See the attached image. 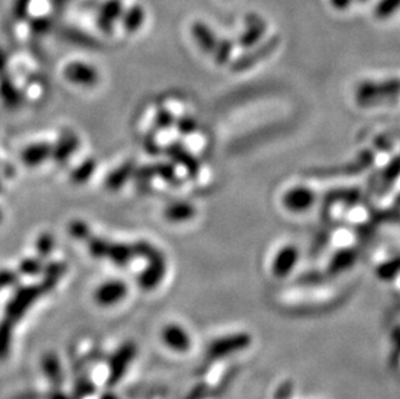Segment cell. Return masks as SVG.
<instances>
[{
    "label": "cell",
    "mask_w": 400,
    "mask_h": 399,
    "mask_svg": "<svg viewBox=\"0 0 400 399\" xmlns=\"http://www.w3.org/2000/svg\"><path fill=\"white\" fill-rule=\"evenodd\" d=\"M195 213V207L192 205L183 203V201H177V203L168 205L164 212V215L167 221L174 222V223H180V222H186L191 218H193Z\"/></svg>",
    "instance_id": "30bf717a"
},
{
    "label": "cell",
    "mask_w": 400,
    "mask_h": 399,
    "mask_svg": "<svg viewBox=\"0 0 400 399\" xmlns=\"http://www.w3.org/2000/svg\"><path fill=\"white\" fill-rule=\"evenodd\" d=\"M191 33L193 40L197 42L198 47L202 49L204 52H214L215 46L218 43V40L213 33V30L210 29L206 24L201 22V21H195L191 26Z\"/></svg>",
    "instance_id": "ba28073f"
},
{
    "label": "cell",
    "mask_w": 400,
    "mask_h": 399,
    "mask_svg": "<svg viewBox=\"0 0 400 399\" xmlns=\"http://www.w3.org/2000/svg\"><path fill=\"white\" fill-rule=\"evenodd\" d=\"M69 232L77 239H87L89 236V228L87 224L82 221H73L69 224Z\"/></svg>",
    "instance_id": "d6986e66"
},
{
    "label": "cell",
    "mask_w": 400,
    "mask_h": 399,
    "mask_svg": "<svg viewBox=\"0 0 400 399\" xmlns=\"http://www.w3.org/2000/svg\"><path fill=\"white\" fill-rule=\"evenodd\" d=\"M123 15V3L122 0H105L100 7L98 16V26L103 31L109 33L113 29V25Z\"/></svg>",
    "instance_id": "277c9868"
},
{
    "label": "cell",
    "mask_w": 400,
    "mask_h": 399,
    "mask_svg": "<svg viewBox=\"0 0 400 399\" xmlns=\"http://www.w3.org/2000/svg\"><path fill=\"white\" fill-rule=\"evenodd\" d=\"M131 176H132V166L123 165L118 167L117 170L110 173L107 178V189H112V191L119 189Z\"/></svg>",
    "instance_id": "5bb4252c"
},
{
    "label": "cell",
    "mask_w": 400,
    "mask_h": 399,
    "mask_svg": "<svg viewBox=\"0 0 400 399\" xmlns=\"http://www.w3.org/2000/svg\"><path fill=\"white\" fill-rule=\"evenodd\" d=\"M96 170V162L95 160L89 158V160H86L83 161L78 167H76L71 173V179L74 183L77 185H82V183H86L88 179L92 176V174L95 173Z\"/></svg>",
    "instance_id": "9a60e30c"
},
{
    "label": "cell",
    "mask_w": 400,
    "mask_h": 399,
    "mask_svg": "<svg viewBox=\"0 0 400 399\" xmlns=\"http://www.w3.org/2000/svg\"><path fill=\"white\" fill-rule=\"evenodd\" d=\"M266 22L256 15H249L246 17V30L240 38L243 47H252L263 37Z\"/></svg>",
    "instance_id": "52a82bcc"
},
{
    "label": "cell",
    "mask_w": 400,
    "mask_h": 399,
    "mask_svg": "<svg viewBox=\"0 0 400 399\" xmlns=\"http://www.w3.org/2000/svg\"><path fill=\"white\" fill-rule=\"evenodd\" d=\"M146 21V10L139 6V4H134L131 6L126 12H123L122 15V22H123V28L128 31V33H135L137 30L143 26Z\"/></svg>",
    "instance_id": "7c38bea8"
},
{
    "label": "cell",
    "mask_w": 400,
    "mask_h": 399,
    "mask_svg": "<svg viewBox=\"0 0 400 399\" xmlns=\"http://www.w3.org/2000/svg\"><path fill=\"white\" fill-rule=\"evenodd\" d=\"M400 8V0H381L376 7V16L379 19H388Z\"/></svg>",
    "instance_id": "2e32d148"
},
{
    "label": "cell",
    "mask_w": 400,
    "mask_h": 399,
    "mask_svg": "<svg viewBox=\"0 0 400 399\" xmlns=\"http://www.w3.org/2000/svg\"><path fill=\"white\" fill-rule=\"evenodd\" d=\"M20 267L21 273H26V275H35V273H40V262L35 258L24 260Z\"/></svg>",
    "instance_id": "ffe728a7"
},
{
    "label": "cell",
    "mask_w": 400,
    "mask_h": 399,
    "mask_svg": "<svg viewBox=\"0 0 400 399\" xmlns=\"http://www.w3.org/2000/svg\"><path fill=\"white\" fill-rule=\"evenodd\" d=\"M231 52H232V43L229 40H218L214 49L215 61L219 65H225L231 58Z\"/></svg>",
    "instance_id": "e0dca14e"
},
{
    "label": "cell",
    "mask_w": 400,
    "mask_h": 399,
    "mask_svg": "<svg viewBox=\"0 0 400 399\" xmlns=\"http://www.w3.org/2000/svg\"><path fill=\"white\" fill-rule=\"evenodd\" d=\"M13 282V275L10 273H0V285L1 284H10Z\"/></svg>",
    "instance_id": "484cf974"
},
{
    "label": "cell",
    "mask_w": 400,
    "mask_h": 399,
    "mask_svg": "<svg viewBox=\"0 0 400 399\" xmlns=\"http://www.w3.org/2000/svg\"><path fill=\"white\" fill-rule=\"evenodd\" d=\"M0 221H1V214H0Z\"/></svg>",
    "instance_id": "4316f807"
},
{
    "label": "cell",
    "mask_w": 400,
    "mask_h": 399,
    "mask_svg": "<svg viewBox=\"0 0 400 399\" xmlns=\"http://www.w3.org/2000/svg\"><path fill=\"white\" fill-rule=\"evenodd\" d=\"M295 260H297V249L293 246L284 248L283 251L276 257L274 266L275 273L283 275V273H289V270L292 269Z\"/></svg>",
    "instance_id": "4fadbf2b"
},
{
    "label": "cell",
    "mask_w": 400,
    "mask_h": 399,
    "mask_svg": "<svg viewBox=\"0 0 400 399\" xmlns=\"http://www.w3.org/2000/svg\"><path fill=\"white\" fill-rule=\"evenodd\" d=\"M164 273H165V261L162 255L156 251V253L150 255L149 266L140 276V284L144 285L146 288H153L162 279Z\"/></svg>",
    "instance_id": "8992f818"
},
{
    "label": "cell",
    "mask_w": 400,
    "mask_h": 399,
    "mask_svg": "<svg viewBox=\"0 0 400 399\" xmlns=\"http://www.w3.org/2000/svg\"><path fill=\"white\" fill-rule=\"evenodd\" d=\"M174 121H175L174 116L170 112H167L166 109L157 113V126L161 127V128H167V127L171 126L174 124Z\"/></svg>",
    "instance_id": "44dd1931"
},
{
    "label": "cell",
    "mask_w": 400,
    "mask_h": 399,
    "mask_svg": "<svg viewBox=\"0 0 400 399\" xmlns=\"http://www.w3.org/2000/svg\"><path fill=\"white\" fill-rule=\"evenodd\" d=\"M79 146L78 137L73 134L62 135L56 146H53V153L52 157L58 162H65L69 157L71 156Z\"/></svg>",
    "instance_id": "8fae6325"
},
{
    "label": "cell",
    "mask_w": 400,
    "mask_h": 399,
    "mask_svg": "<svg viewBox=\"0 0 400 399\" xmlns=\"http://www.w3.org/2000/svg\"><path fill=\"white\" fill-rule=\"evenodd\" d=\"M64 77L68 79L69 82L77 86H85V87L95 86L100 78L96 68L85 61L69 62L68 65L64 68Z\"/></svg>",
    "instance_id": "6da1fadb"
},
{
    "label": "cell",
    "mask_w": 400,
    "mask_h": 399,
    "mask_svg": "<svg viewBox=\"0 0 400 399\" xmlns=\"http://www.w3.org/2000/svg\"><path fill=\"white\" fill-rule=\"evenodd\" d=\"M313 201L315 195L307 187H294L284 195L283 198L284 206L294 213L306 212L313 206Z\"/></svg>",
    "instance_id": "7a4b0ae2"
},
{
    "label": "cell",
    "mask_w": 400,
    "mask_h": 399,
    "mask_svg": "<svg viewBox=\"0 0 400 399\" xmlns=\"http://www.w3.org/2000/svg\"><path fill=\"white\" fill-rule=\"evenodd\" d=\"M277 44H279V38H272L268 43H266L262 47H259L258 51L252 52V53H249V55H246L244 58L238 60L234 67V70L243 71V70H246V69L252 68L255 64V61H259V60L266 58Z\"/></svg>",
    "instance_id": "9c48e42d"
},
{
    "label": "cell",
    "mask_w": 400,
    "mask_h": 399,
    "mask_svg": "<svg viewBox=\"0 0 400 399\" xmlns=\"http://www.w3.org/2000/svg\"><path fill=\"white\" fill-rule=\"evenodd\" d=\"M31 28L38 33V34H43L46 31H49V28H51V21L43 16H40V17H35L34 20L31 21Z\"/></svg>",
    "instance_id": "7402d4cb"
},
{
    "label": "cell",
    "mask_w": 400,
    "mask_h": 399,
    "mask_svg": "<svg viewBox=\"0 0 400 399\" xmlns=\"http://www.w3.org/2000/svg\"><path fill=\"white\" fill-rule=\"evenodd\" d=\"M177 128L182 134H191L193 130H195V122L192 118H182L177 121Z\"/></svg>",
    "instance_id": "cb8c5ba5"
},
{
    "label": "cell",
    "mask_w": 400,
    "mask_h": 399,
    "mask_svg": "<svg viewBox=\"0 0 400 399\" xmlns=\"http://www.w3.org/2000/svg\"><path fill=\"white\" fill-rule=\"evenodd\" d=\"M52 153H53V146L46 142H40V143H34L26 146L21 153V158L25 165L35 167L51 158Z\"/></svg>",
    "instance_id": "5b68a950"
},
{
    "label": "cell",
    "mask_w": 400,
    "mask_h": 399,
    "mask_svg": "<svg viewBox=\"0 0 400 399\" xmlns=\"http://www.w3.org/2000/svg\"><path fill=\"white\" fill-rule=\"evenodd\" d=\"M37 252L40 255H49L52 251H53V246H55V239L53 236L49 234H42L38 240H37Z\"/></svg>",
    "instance_id": "ac0fdd59"
},
{
    "label": "cell",
    "mask_w": 400,
    "mask_h": 399,
    "mask_svg": "<svg viewBox=\"0 0 400 399\" xmlns=\"http://www.w3.org/2000/svg\"><path fill=\"white\" fill-rule=\"evenodd\" d=\"M30 4H31V0H16V4H15L16 17H19V19L26 17V15L29 12Z\"/></svg>",
    "instance_id": "603a6c76"
},
{
    "label": "cell",
    "mask_w": 400,
    "mask_h": 399,
    "mask_svg": "<svg viewBox=\"0 0 400 399\" xmlns=\"http://www.w3.org/2000/svg\"><path fill=\"white\" fill-rule=\"evenodd\" d=\"M126 294L127 287L125 282L121 280H110L98 287L95 293V298L98 305L112 306L114 303H118L121 300H123Z\"/></svg>",
    "instance_id": "3957f363"
},
{
    "label": "cell",
    "mask_w": 400,
    "mask_h": 399,
    "mask_svg": "<svg viewBox=\"0 0 400 399\" xmlns=\"http://www.w3.org/2000/svg\"><path fill=\"white\" fill-rule=\"evenodd\" d=\"M331 1L333 7H336L337 10H345L351 4V0H331Z\"/></svg>",
    "instance_id": "d4e9b609"
}]
</instances>
